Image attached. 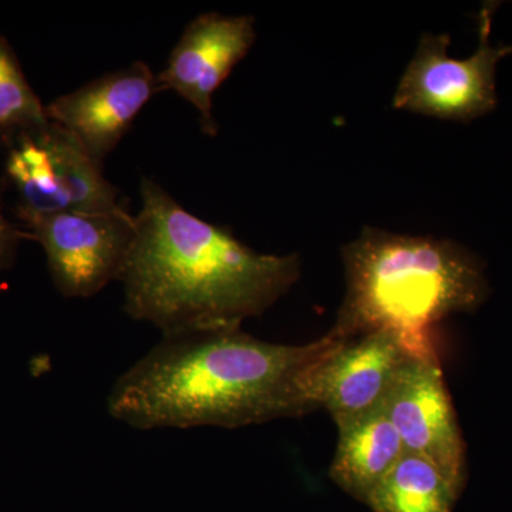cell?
Returning a JSON list of instances; mask_svg holds the SVG:
<instances>
[{
  "mask_svg": "<svg viewBox=\"0 0 512 512\" xmlns=\"http://www.w3.org/2000/svg\"><path fill=\"white\" fill-rule=\"evenodd\" d=\"M264 342L241 328L163 336L116 380L113 419L137 430L241 427L316 412L320 367L345 342Z\"/></svg>",
  "mask_w": 512,
  "mask_h": 512,
  "instance_id": "1",
  "label": "cell"
},
{
  "mask_svg": "<svg viewBox=\"0 0 512 512\" xmlns=\"http://www.w3.org/2000/svg\"><path fill=\"white\" fill-rule=\"evenodd\" d=\"M136 235L120 279L124 311L163 336L241 328L301 276L298 255L259 254L195 217L144 177Z\"/></svg>",
  "mask_w": 512,
  "mask_h": 512,
  "instance_id": "2",
  "label": "cell"
},
{
  "mask_svg": "<svg viewBox=\"0 0 512 512\" xmlns=\"http://www.w3.org/2000/svg\"><path fill=\"white\" fill-rule=\"evenodd\" d=\"M346 295L330 332L353 339L396 330L433 346L431 328L457 312L474 311L485 295L480 268L446 239L365 228L342 248Z\"/></svg>",
  "mask_w": 512,
  "mask_h": 512,
  "instance_id": "3",
  "label": "cell"
},
{
  "mask_svg": "<svg viewBox=\"0 0 512 512\" xmlns=\"http://www.w3.org/2000/svg\"><path fill=\"white\" fill-rule=\"evenodd\" d=\"M6 157V177L18 197V214L26 225L47 215L70 211H113L121 207L119 191L73 134L49 121L16 131Z\"/></svg>",
  "mask_w": 512,
  "mask_h": 512,
  "instance_id": "4",
  "label": "cell"
},
{
  "mask_svg": "<svg viewBox=\"0 0 512 512\" xmlns=\"http://www.w3.org/2000/svg\"><path fill=\"white\" fill-rule=\"evenodd\" d=\"M491 12L488 6L481 12L480 45L468 59L448 56L447 35L421 37L394 93V109L450 121L474 120L495 109V69L512 47L490 45Z\"/></svg>",
  "mask_w": 512,
  "mask_h": 512,
  "instance_id": "5",
  "label": "cell"
},
{
  "mask_svg": "<svg viewBox=\"0 0 512 512\" xmlns=\"http://www.w3.org/2000/svg\"><path fill=\"white\" fill-rule=\"evenodd\" d=\"M45 251L57 291L90 298L119 281L136 235V215L113 211H70L28 225Z\"/></svg>",
  "mask_w": 512,
  "mask_h": 512,
  "instance_id": "6",
  "label": "cell"
},
{
  "mask_svg": "<svg viewBox=\"0 0 512 512\" xmlns=\"http://www.w3.org/2000/svg\"><path fill=\"white\" fill-rule=\"evenodd\" d=\"M383 409L406 453L426 458L463 490L466 446L437 353L414 356L404 365Z\"/></svg>",
  "mask_w": 512,
  "mask_h": 512,
  "instance_id": "7",
  "label": "cell"
},
{
  "mask_svg": "<svg viewBox=\"0 0 512 512\" xmlns=\"http://www.w3.org/2000/svg\"><path fill=\"white\" fill-rule=\"evenodd\" d=\"M433 353H437L434 345H417L390 329L345 340L320 367L313 397L339 429L382 407L394 380L412 357Z\"/></svg>",
  "mask_w": 512,
  "mask_h": 512,
  "instance_id": "8",
  "label": "cell"
},
{
  "mask_svg": "<svg viewBox=\"0 0 512 512\" xmlns=\"http://www.w3.org/2000/svg\"><path fill=\"white\" fill-rule=\"evenodd\" d=\"M256 39L252 16L204 13L185 28L157 74L158 89L173 90L197 109L202 133L215 137L217 121L212 116V97L232 69L248 55Z\"/></svg>",
  "mask_w": 512,
  "mask_h": 512,
  "instance_id": "9",
  "label": "cell"
},
{
  "mask_svg": "<svg viewBox=\"0 0 512 512\" xmlns=\"http://www.w3.org/2000/svg\"><path fill=\"white\" fill-rule=\"evenodd\" d=\"M158 90L157 74L147 63L134 62L50 101L46 114L103 164Z\"/></svg>",
  "mask_w": 512,
  "mask_h": 512,
  "instance_id": "10",
  "label": "cell"
},
{
  "mask_svg": "<svg viewBox=\"0 0 512 512\" xmlns=\"http://www.w3.org/2000/svg\"><path fill=\"white\" fill-rule=\"evenodd\" d=\"M339 441L329 477L356 500L370 494L406 453L383 406L339 427Z\"/></svg>",
  "mask_w": 512,
  "mask_h": 512,
  "instance_id": "11",
  "label": "cell"
},
{
  "mask_svg": "<svg viewBox=\"0 0 512 512\" xmlns=\"http://www.w3.org/2000/svg\"><path fill=\"white\" fill-rule=\"evenodd\" d=\"M461 491L429 460L404 453L365 504L375 512H453Z\"/></svg>",
  "mask_w": 512,
  "mask_h": 512,
  "instance_id": "12",
  "label": "cell"
},
{
  "mask_svg": "<svg viewBox=\"0 0 512 512\" xmlns=\"http://www.w3.org/2000/svg\"><path fill=\"white\" fill-rule=\"evenodd\" d=\"M49 121L46 106L26 80L12 46L0 35V140Z\"/></svg>",
  "mask_w": 512,
  "mask_h": 512,
  "instance_id": "13",
  "label": "cell"
},
{
  "mask_svg": "<svg viewBox=\"0 0 512 512\" xmlns=\"http://www.w3.org/2000/svg\"><path fill=\"white\" fill-rule=\"evenodd\" d=\"M19 241L20 232L6 220L0 200V272L12 268L18 255Z\"/></svg>",
  "mask_w": 512,
  "mask_h": 512,
  "instance_id": "14",
  "label": "cell"
}]
</instances>
